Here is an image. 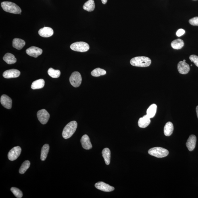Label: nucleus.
<instances>
[{
	"mask_svg": "<svg viewBox=\"0 0 198 198\" xmlns=\"http://www.w3.org/2000/svg\"><path fill=\"white\" fill-rule=\"evenodd\" d=\"M157 106L155 104H153L148 108L147 111V115L149 118H153L156 113Z\"/></svg>",
	"mask_w": 198,
	"mask_h": 198,
	"instance_id": "nucleus-25",
	"label": "nucleus"
},
{
	"mask_svg": "<svg viewBox=\"0 0 198 198\" xmlns=\"http://www.w3.org/2000/svg\"><path fill=\"white\" fill-rule=\"evenodd\" d=\"M130 63L133 66L146 67L151 65V60L150 59L147 57H136L131 59Z\"/></svg>",
	"mask_w": 198,
	"mask_h": 198,
	"instance_id": "nucleus-1",
	"label": "nucleus"
},
{
	"mask_svg": "<svg viewBox=\"0 0 198 198\" xmlns=\"http://www.w3.org/2000/svg\"><path fill=\"white\" fill-rule=\"evenodd\" d=\"M38 33L42 37L48 38L51 37L53 35L54 31L51 28L49 27H45L40 29Z\"/></svg>",
	"mask_w": 198,
	"mask_h": 198,
	"instance_id": "nucleus-15",
	"label": "nucleus"
},
{
	"mask_svg": "<svg viewBox=\"0 0 198 198\" xmlns=\"http://www.w3.org/2000/svg\"><path fill=\"white\" fill-rule=\"evenodd\" d=\"M103 156L106 164L108 165L110 164L111 161V151L108 148H105L102 151Z\"/></svg>",
	"mask_w": 198,
	"mask_h": 198,
	"instance_id": "nucleus-21",
	"label": "nucleus"
},
{
	"mask_svg": "<svg viewBox=\"0 0 198 198\" xmlns=\"http://www.w3.org/2000/svg\"><path fill=\"white\" fill-rule=\"evenodd\" d=\"M83 147L86 150H89L92 148V144L90 142L89 136L87 135L82 136L80 140Z\"/></svg>",
	"mask_w": 198,
	"mask_h": 198,
	"instance_id": "nucleus-16",
	"label": "nucleus"
},
{
	"mask_svg": "<svg viewBox=\"0 0 198 198\" xmlns=\"http://www.w3.org/2000/svg\"><path fill=\"white\" fill-rule=\"evenodd\" d=\"M197 138L195 135H192L189 136L186 143V147L190 151L194 150L196 147Z\"/></svg>",
	"mask_w": 198,
	"mask_h": 198,
	"instance_id": "nucleus-14",
	"label": "nucleus"
},
{
	"mask_svg": "<svg viewBox=\"0 0 198 198\" xmlns=\"http://www.w3.org/2000/svg\"><path fill=\"white\" fill-rule=\"evenodd\" d=\"M189 23L193 26H198V17H196L190 19Z\"/></svg>",
	"mask_w": 198,
	"mask_h": 198,
	"instance_id": "nucleus-32",
	"label": "nucleus"
},
{
	"mask_svg": "<svg viewBox=\"0 0 198 198\" xmlns=\"http://www.w3.org/2000/svg\"><path fill=\"white\" fill-rule=\"evenodd\" d=\"M178 70L180 74H187L190 70L189 65L183 61H180L178 64Z\"/></svg>",
	"mask_w": 198,
	"mask_h": 198,
	"instance_id": "nucleus-12",
	"label": "nucleus"
},
{
	"mask_svg": "<svg viewBox=\"0 0 198 198\" xmlns=\"http://www.w3.org/2000/svg\"><path fill=\"white\" fill-rule=\"evenodd\" d=\"M147 115L140 118L138 122V126L140 128H145L148 126L151 123V119Z\"/></svg>",
	"mask_w": 198,
	"mask_h": 198,
	"instance_id": "nucleus-17",
	"label": "nucleus"
},
{
	"mask_svg": "<svg viewBox=\"0 0 198 198\" xmlns=\"http://www.w3.org/2000/svg\"><path fill=\"white\" fill-rule=\"evenodd\" d=\"M184 45L183 40L181 39H178L173 41L171 43V46L173 49L179 50L182 49Z\"/></svg>",
	"mask_w": 198,
	"mask_h": 198,
	"instance_id": "nucleus-22",
	"label": "nucleus"
},
{
	"mask_svg": "<svg viewBox=\"0 0 198 198\" xmlns=\"http://www.w3.org/2000/svg\"><path fill=\"white\" fill-rule=\"evenodd\" d=\"M106 74V71L103 69L97 68L93 70L91 72V75L94 77H99L104 75Z\"/></svg>",
	"mask_w": 198,
	"mask_h": 198,
	"instance_id": "nucleus-28",
	"label": "nucleus"
},
{
	"mask_svg": "<svg viewBox=\"0 0 198 198\" xmlns=\"http://www.w3.org/2000/svg\"><path fill=\"white\" fill-rule=\"evenodd\" d=\"M78 123L75 121L68 123L63 128L62 133L63 138L67 139L71 137L75 132Z\"/></svg>",
	"mask_w": 198,
	"mask_h": 198,
	"instance_id": "nucleus-2",
	"label": "nucleus"
},
{
	"mask_svg": "<svg viewBox=\"0 0 198 198\" xmlns=\"http://www.w3.org/2000/svg\"><path fill=\"white\" fill-rule=\"evenodd\" d=\"M26 42L23 40L15 38L13 41V46L17 50H21L24 46Z\"/></svg>",
	"mask_w": 198,
	"mask_h": 198,
	"instance_id": "nucleus-18",
	"label": "nucleus"
},
{
	"mask_svg": "<svg viewBox=\"0 0 198 198\" xmlns=\"http://www.w3.org/2000/svg\"><path fill=\"white\" fill-rule=\"evenodd\" d=\"M185 30L182 29H180L177 30L176 33V35L178 37H180L185 33Z\"/></svg>",
	"mask_w": 198,
	"mask_h": 198,
	"instance_id": "nucleus-33",
	"label": "nucleus"
},
{
	"mask_svg": "<svg viewBox=\"0 0 198 198\" xmlns=\"http://www.w3.org/2000/svg\"><path fill=\"white\" fill-rule=\"evenodd\" d=\"M11 191L15 196L18 198H21L23 196V193L21 190L18 188L15 187H12L11 188Z\"/></svg>",
	"mask_w": 198,
	"mask_h": 198,
	"instance_id": "nucleus-30",
	"label": "nucleus"
},
{
	"mask_svg": "<svg viewBox=\"0 0 198 198\" xmlns=\"http://www.w3.org/2000/svg\"><path fill=\"white\" fill-rule=\"evenodd\" d=\"M95 186L97 189L105 192H112L115 189L114 187L103 182H98Z\"/></svg>",
	"mask_w": 198,
	"mask_h": 198,
	"instance_id": "nucleus-10",
	"label": "nucleus"
},
{
	"mask_svg": "<svg viewBox=\"0 0 198 198\" xmlns=\"http://www.w3.org/2000/svg\"><path fill=\"white\" fill-rule=\"evenodd\" d=\"M49 149V145L47 144H45L42 147L41 152V157H40V159L42 161H45L46 159Z\"/></svg>",
	"mask_w": 198,
	"mask_h": 198,
	"instance_id": "nucleus-26",
	"label": "nucleus"
},
{
	"mask_svg": "<svg viewBox=\"0 0 198 198\" xmlns=\"http://www.w3.org/2000/svg\"><path fill=\"white\" fill-rule=\"evenodd\" d=\"M95 8V5L94 0H88L84 4L83 9L84 10L89 11H93Z\"/></svg>",
	"mask_w": 198,
	"mask_h": 198,
	"instance_id": "nucleus-24",
	"label": "nucleus"
},
{
	"mask_svg": "<svg viewBox=\"0 0 198 198\" xmlns=\"http://www.w3.org/2000/svg\"><path fill=\"white\" fill-rule=\"evenodd\" d=\"M37 117L38 120L42 124L47 123L50 118V114L45 109H42L38 111Z\"/></svg>",
	"mask_w": 198,
	"mask_h": 198,
	"instance_id": "nucleus-7",
	"label": "nucleus"
},
{
	"mask_svg": "<svg viewBox=\"0 0 198 198\" xmlns=\"http://www.w3.org/2000/svg\"><path fill=\"white\" fill-rule=\"evenodd\" d=\"M48 74L51 78H57L60 76L61 72L59 70H55L53 68H51L48 70Z\"/></svg>",
	"mask_w": 198,
	"mask_h": 198,
	"instance_id": "nucleus-27",
	"label": "nucleus"
},
{
	"mask_svg": "<svg viewBox=\"0 0 198 198\" xmlns=\"http://www.w3.org/2000/svg\"><path fill=\"white\" fill-rule=\"evenodd\" d=\"M149 155L161 158L168 156L169 152L167 150L161 147H155L150 149L148 151Z\"/></svg>",
	"mask_w": 198,
	"mask_h": 198,
	"instance_id": "nucleus-4",
	"label": "nucleus"
},
{
	"mask_svg": "<svg viewBox=\"0 0 198 198\" xmlns=\"http://www.w3.org/2000/svg\"><path fill=\"white\" fill-rule=\"evenodd\" d=\"M20 75V71L16 69H11L4 72L3 76L5 78L10 79L18 77Z\"/></svg>",
	"mask_w": 198,
	"mask_h": 198,
	"instance_id": "nucleus-11",
	"label": "nucleus"
},
{
	"mask_svg": "<svg viewBox=\"0 0 198 198\" xmlns=\"http://www.w3.org/2000/svg\"><path fill=\"white\" fill-rule=\"evenodd\" d=\"M196 111L197 116L198 119V106L196 107Z\"/></svg>",
	"mask_w": 198,
	"mask_h": 198,
	"instance_id": "nucleus-35",
	"label": "nucleus"
},
{
	"mask_svg": "<svg viewBox=\"0 0 198 198\" xmlns=\"http://www.w3.org/2000/svg\"><path fill=\"white\" fill-rule=\"evenodd\" d=\"M71 84L75 87H78L82 83V78L80 73L78 72H73L70 78Z\"/></svg>",
	"mask_w": 198,
	"mask_h": 198,
	"instance_id": "nucleus-6",
	"label": "nucleus"
},
{
	"mask_svg": "<svg viewBox=\"0 0 198 198\" xmlns=\"http://www.w3.org/2000/svg\"><path fill=\"white\" fill-rule=\"evenodd\" d=\"M30 162L29 161L26 160L24 161L21 166L19 172L20 174H24L27 170L29 168L30 166Z\"/></svg>",
	"mask_w": 198,
	"mask_h": 198,
	"instance_id": "nucleus-29",
	"label": "nucleus"
},
{
	"mask_svg": "<svg viewBox=\"0 0 198 198\" xmlns=\"http://www.w3.org/2000/svg\"><path fill=\"white\" fill-rule=\"evenodd\" d=\"M26 52L27 54L30 56L37 58L42 55L43 51L39 47L32 46L26 49Z\"/></svg>",
	"mask_w": 198,
	"mask_h": 198,
	"instance_id": "nucleus-9",
	"label": "nucleus"
},
{
	"mask_svg": "<svg viewBox=\"0 0 198 198\" xmlns=\"http://www.w3.org/2000/svg\"><path fill=\"white\" fill-rule=\"evenodd\" d=\"M45 84V80L43 79H38L32 83L31 87L33 90L40 89L44 87Z\"/></svg>",
	"mask_w": 198,
	"mask_h": 198,
	"instance_id": "nucleus-23",
	"label": "nucleus"
},
{
	"mask_svg": "<svg viewBox=\"0 0 198 198\" xmlns=\"http://www.w3.org/2000/svg\"><path fill=\"white\" fill-rule=\"evenodd\" d=\"M70 48L75 51L85 52L89 50L90 46L86 42H79L72 43L71 45Z\"/></svg>",
	"mask_w": 198,
	"mask_h": 198,
	"instance_id": "nucleus-5",
	"label": "nucleus"
},
{
	"mask_svg": "<svg viewBox=\"0 0 198 198\" xmlns=\"http://www.w3.org/2000/svg\"><path fill=\"white\" fill-rule=\"evenodd\" d=\"M190 60L193 62L196 66L198 67V56L195 55H192L189 57Z\"/></svg>",
	"mask_w": 198,
	"mask_h": 198,
	"instance_id": "nucleus-31",
	"label": "nucleus"
},
{
	"mask_svg": "<svg viewBox=\"0 0 198 198\" xmlns=\"http://www.w3.org/2000/svg\"><path fill=\"white\" fill-rule=\"evenodd\" d=\"M174 131L173 124L171 122L166 123L164 127V132L165 135L170 136L172 135Z\"/></svg>",
	"mask_w": 198,
	"mask_h": 198,
	"instance_id": "nucleus-19",
	"label": "nucleus"
},
{
	"mask_svg": "<svg viewBox=\"0 0 198 198\" xmlns=\"http://www.w3.org/2000/svg\"><path fill=\"white\" fill-rule=\"evenodd\" d=\"M1 103L6 108L10 109L12 107V99L6 95H4L1 96Z\"/></svg>",
	"mask_w": 198,
	"mask_h": 198,
	"instance_id": "nucleus-13",
	"label": "nucleus"
},
{
	"mask_svg": "<svg viewBox=\"0 0 198 198\" xmlns=\"http://www.w3.org/2000/svg\"><path fill=\"white\" fill-rule=\"evenodd\" d=\"M1 6L6 12L15 14H20L22 10L16 4L10 2H3L1 3Z\"/></svg>",
	"mask_w": 198,
	"mask_h": 198,
	"instance_id": "nucleus-3",
	"label": "nucleus"
},
{
	"mask_svg": "<svg viewBox=\"0 0 198 198\" xmlns=\"http://www.w3.org/2000/svg\"><path fill=\"white\" fill-rule=\"evenodd\" d=\"M107 0H101L103 4H105L106 3H107Z\"/></svg>",
	"mask_w": 198,
	"mask_h": 198,
	"instance_id": "nucleus-34",
	"label": "nucleus"
},
{
	"mask_svg": "<svg viewBox=\"0 0 198 198\" xmlns=\"http://www.w3.org/2000/svg\"><path fill=\"white\" fill-rule=\"evenodd\" d=\"M22 152V148L19 146L14 147L9 152L8 157L11 161L16 160L20 156Z\"/></svg>",
	"mask_w": 198,
	"mask_h": 198,
	"instance_id": "nucleus-8",
	"label": "nucleus"
},
{
	"mask_svg": "<svg viewBox=\"0 0 198 198\" xmlns=\"http://www.w3.org/2000/svg\"><path fill=\"white\" fill-rule=\"evenodd\" d=\"M183 61H184V62H185L186 60H184H184H183Z\"/></svg>",
	"mask_w": 198,
	"mask_h": 198,
	"instance_id": "nucleus-36",
	"label": "nucleus"
},
{
	"mask_svg": "<svg viewBox=\"0 0 198 198\" xmlns=\"http://www.w3.org/2000/svg\"><path fill=\"white\" fill-rule=\"evenodd\" d=\"M3 59L7 64H12L16 63L17 59L12 54L7 53L3 57Z\"/></svg>",
	"mask_w": 198,
	"mask_h": 198,
	"instance_id": "nucleus-20",
	"label": "nucleus"
}]
</instances>
